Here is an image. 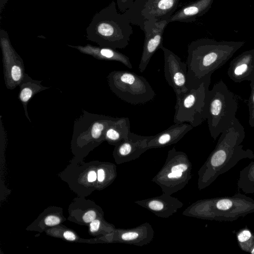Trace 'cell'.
I'll use <instances>...</instances> for the list:
<instances>
[{
  "label": "cell",
  "mask_w": 254,
  "mask_h": 254,
  "mask_svg": "<svg viewBox=\"0 0 254 254\" xmlns=\"http://www.w3.org/2000/svg\"><path fill=\"white\" fill-rule=\"evenodd\" d=\"M245 44L244 41L201 38L188 46L187 78L189 89L211 80L213 73L225 64Z\"/></svg>",
  "instance_id": "obj_1"
},
{
  "label": "cell",
  "mask_w": 254,
  "mask_h": 254,
  "mask_svg": "<svg viewBox=\"0 0 254 254\" xmlns=\"http://www.w3.org/2000/svg\"><path fill=\"white\" fill-rule=\"evenodd\" d=\"M245 135V128L237 118L220 134L214 149L200 171L199 186L201 188L208 186L240 160L254 159L253 151L243 148L242 143Z\"/></svg>",
  "instance_id": "obj_2"
},
{
  "label": "cell",
  "mask_w": 254,
  "mask_h": 254,
  "mask_svg": "<svg viewBox=\"0 0 254 254\" xmlns=\"http://www.w3.org/2000/svg\"><path fill=\"white\" fill-rule=\"evenodd\" d=\"M86 32L88 40L101 47L117 49L128 45L133 29L128 17L118 11L113 0L93 16Z\"/></svg>",
  "instance_id": "obj_3"
},
{
  "label": "cell",
  "mask_w": 254,
  "mask_h": 254,
  "mask_svg": "<svg viewBox=\"0 0 254 254\" xmlns=\"http://www.w3.org/2000/svg\"><path fill=\"white\" fill-rule=\"evenodd\" d=\"M238 107L236 96L222 80L208 90L206 116L210 134L214 140L232 123Z\"/></svg>",
  "instance_id": "obj_4"
},
{
  "label": "cell",
  "mask_w": 254,
  "mask_h": 254,
  "mask_svg": "<svg viewBox=\"0 0 254 254\" xmlns=\"http://www.w3.org/2000/svg\"><path fill=\"white\" fill-rule=\"evenodd\" d=\"M111 90L124 101L133 105L150 102L156 94L145 78L124 70H114L107 76Z\"/></svg>",
  "instance_id": "obj_5"
},
{
  "label": "cell",
  "mask_w": 254,
  "mask_h": 254,
  "mask_svg": "<svg viewBox=\"0 0 254 254\" xmlns=\"http://www.w3.org/2000/svg\"><path fill=\"white\" fill-rule=\"evenodd\" d=\"M202 212L211 220L233 221L254 212V200L240 192L211 198L204 202Z\"/></svg>",
  "instance_id": "obj_6"
},
{
  "label": "cell",
  "mask_w": 254,
  "mask_h": 254,
  "mask_svg": "<svg viewBox=\"0 0 254 254\" xmlns=\"http://www.w3.org/2000/svg\"><path fill=\"white\" fill-rule=\"evenodd\" d=\"M211 80L190 88L185 94L176 97L174 124L187 122L193 127L206 120V102Z\"/></svg>",
  "instance_id": "obj_7"
},
{
  "label": "cell",
  "mask_w": 254,
  "mask_h": 254,
  "mask_svg": "<svg viewBox=\"0 0 254 254\" xmlns=\"http://www.w3.org/2000/svg\"><path fill=\"white\" fill-rule=\"evenodd\" d=\"M180 0H135L132 6L124 12L132 24L144 31L145 21L169 20L176 12ZM170 23V22H169Z\"/></svg>",
  "instance_id": "obj_8"
},
{
  "label": "cell",
  "mask_w": 254,
  "mask_h": 254,
  "mask_svg": "<svg viewBox=\"0 0 254 254\" xmlns=\"http://www.w3.org/2000/svg\"><path fill=\"white\" fill-rule=\"evenodd\" d=\"M117 118L83 110L74 122L73 139L76 143H99L105 139V132Z\"/></svg>",
  "instance_id": "obj_9"
},
{
  "label": "cell",
  "mask_w": 254,
  "mask_h": 254,
  "mask_svg": "<svg viewBox=\"0 0 254 254\" xmlns=\"http://www.w3.org/2000/svg\"><path fill=\"white\" fill-rule=\"evenodd\" d=\"M0 43L4 83L7 89L13 90L19 86L26 74L24 62L13 47L7 32L2 29Z\"/></svg>",
  "instance_id": "obj_10"
},
{
  "label": "cell",
  "mask_w": 254,
  "mask_h": 254,
  "mask_svg": "<svg viewBox=\"0 0 254 254\" xmlns=\"http://www.w3.org/2000/svg\"><path fill=\"white\" fill-rule=\"evenodd\" d=\"M164 53L165 78L174 90L176 97L189 90L187 78V64L169 49L162 47Z\"/></svg>",
  "instance_id": "obj_11"
},
{
  "label": "cell",
  "mask_w": 254,
  "mask_h": 254,
  "mask_svg": "<svg viewBox=\"0 0 254 254\" xmlns=\"http://www.w3.org/2000/svg\"><path fill=\"white\" fill-rule=\"evenodd\" d=\"M168 20L158 21L155 19H150L144 23V33L145 38L143 51L138 66L140 72L146 69L150 60L155 53L163 46V35Z\"/></svg>",
  "instance_id": "obj_12"
},
{
  "label": "cell",
  "mask_w": 254,
  "mask_h": 254,
  "mask_svg": "<svg viewBox=\"0 0 254 254\" xmlns=\"http://www.w3.org/2000/svg\"><path fill=\"white\" fill-rule=\"evenodd\" d=\"M227 75L234 82L251 81L254 79V49L244 51L230 62Z\"/></svg>",
  "instance_id": "obj_13"
},
{
  "label": "cell",
  "mask_w": 254,
  "mask_h": 254,
  "mask_svg": "<svg viewBox=\"0 0 254 254\" xmlns=\"http://www.w3.org/2000/svg\"><path fill=\"white\" fill-rule=\"evenodd\" d=\"M67 46L76 49L82 54L91 56L96 59L118 62L129 68H132L129 58L116 49L99 46H93L89 44L84 46L71 45H67Z\"/></svg>",
  "instance_id": "obj_14"
},
{
  "label": "cell",
  "mask_w": 254,
  "mask_h": 254,
  "mask_svg": "<svg viewBox=\"0 0 254 254\" xmlns=\"http://www.w3.org/2000/svg\"><path fill=\"white\" fill-rule=\"evenodd\" d=\"M214 0H196L188 3L176 11L169 22H191L205 14L211 8Z\"/></svg>",
  "instance_id": "obj_15"
},
{
  "label": "cell",
  "mask_w": 254,
  "mask_h": 254,
  "mask_svg": "<svg viewBox=\"0 0 254 254\" xmlns=\"http://www.w3.org/2000/svg\"><path fill=\"white\" fill-rule=\"evenodd\" d=\"M193 128L190 124H175L153 136L148 142V148L162 147L176 143Z\"/></svg>",
  "instance_id": "obj_16"
},
{
  "label": "cell",
  "mask_w": 254,
  "mask_h": 254,
  "mask_svg": "<svg viewBox=\"0 0 254 254\" xmlns=\"http://www.w3.org/2000/svg\"><path fill=\"white\" fill-rule=\"evenodd\" d=\"M42 80L33 79L26 73L22 82L19 85L20 90L18 98L23 105L25 115L29 122L31 121L27 109L28 103L35 95L50 88L42 85Z\"/></svg>",
  "instance_id": "obj_17"
},
{
  "label": "cell",
  "mask_w": 254,
  "mask_h": 254,
  "mask_svg": "<svg viewBox=\"0 0 254 254\" xmlns=\"http://www.w3.org/2000/svg\"><path fill=\"white\" fill-rule=\"evenodd\" d=\"M152 136H141L130 132L127 139L117 144L116 151L122 156L141 153L149 148L148 142Z\"/></svg>",
  "instance_id": "obj_18"
},
{
  "label": "cell",
  "mask_w": 254,
  "mask_h": 254,
  "mask_svg": "<svg viewBox=\"0 0 254 254\" xmlns=\"http://www.w3.org/2000/svg\"><path fill=\"white\" fill-rule=\"evenodd\" d=\"M130 132L129 118L117 117L106 129L105 139L111 144L117 145L127 139Z\"/></svg>",
  "instance_id": "obj_19"
},
{
  "label": "cell",
  "mask_w": 254,
  "mask_h": 254,
  "mask_svg": "<svg viewBox=\"0 0 254 254\" xmlns=\"http://www.w3.org/2000/svg\"><path fill=\"white\" fill-rule=\"evenodd\" d=\"M237 187L246 194L254 193V159L240 172Z\"/></svg>",
  "instance_id": "obj_20"
},
{
  "label": "cell",
  "mask_w": 254,
  "mask_h": 254,
  "mask_svg": "<svg viewBox=\"0 0 254 254\" xmlns=\"http://www.w3.org/2000/svg\"><path fill=\"white\" fill-rule=\"evenodd\" d=\"M237 239L241 249L246 252L250 253L253 246V234L247 228L239 231L237 234Z\"/></svg>",
  "instance_id": "obj_21"
},
{
  "label": "cell",
  "mask_w": 254,
  "mask_h": 254,
  "mask_svg": "<svg viewBox=\"0 0 254 254\" xmlns=\"http://www.w3.org/2000/svg\"><path fill=\"white\" fill-rule=\"evenodd\" d=\"M251 93L248 100L249 111V123L251 127H254V79L251 81Z\"/></svg>",
  "instance_id": "obj_22"
},
{
  "label": "cell",
  "mask_w": 254,
  "mask_h": 254,
  "mask_svg": "<svg viewBox=\"0 0 254 254\" xmlns=\"http://www.w3.org/2000/svg\"><path fill=\"white\" fill-rule=\"evenodd\" d=\"M118 8L122 13L125 12L132 6L135 0H116Z\"/></svg>",
  "instance_id": "obj_23"
},
{
  "label": "cell",
  "mask_w": 254,
  "mask_h": 254,
  "mask_svg": "<svg viewBox=\"0 0 254 254\" xmlns=\"http://www.w3.org/2000/svg\"><path fill=\"white\" fill-rule=\"evenodd\" d=\"M60 219L58 217L53 215L48 216L45 219L46 225L50 226L58 225L60 223Z\"/></svg>",
  "instance_id": "obj_24"
},
{
  "label": "cell",
  "mask_w": 254,
  "mask_h": 254,
  "mask_svg": "<svg viewBox=\"0 0 254 254\" xmlns=\"http://www.w3.org/2000/svg\"><path fill=\"white\" fill-rule=\"evenodd\" d=\"M138 236V234L134 231L126 232L122 235V239L126 241H132L136 239Z\"/></svg>",
  "instance_id": "obj_25"
},
{
  "label": "cell",
  "mask_w": 254,
  "mask_h": 254,
  "mask_svg": "<svg viewBox=\"0 0 254 254\" xmlns=\"http://www.w3.org/2000/svg\"><path fill=\"white\" fill-rule=\"evenodd\" d=\"M148 207L154 211H160L163 208V205L160 201L153 200L148 204Z\"/></svg>",
  "instance_id": "obj_26"
},
{
  "label": "cell",
  "mask_w": 254,
  "mask_h": 254,
  "mask_svg": "<svg viewBox=\"0 0 254 254\" xmlns=\"http://www.w3.org/2000/svg\"><path fill=\"white\" fill-rule=\"evenodd\" d=\"M96 213L93 210H90L86 212L83 216V219L86 223L91 222L96 218Z\"/></svg>",
  "instance_id": "obj_27"
},
{
  "label": "cell",
  "mask_w": 254,
  "mask_h": 254,
  "mask_svg": "<svg viewBox=\"0 0 254 254\" xmlns=\"http://www.w3.org/2000/svg\"><path fill=\"white\" fill-rule=\"evenodd\" d=\"M188 168V166L185 164H180L174 166L171 168L172 172H183L186 171Z\"/></svg>",
  "instance_id": "obj_28"
},
{
  "label": "cell",
  "mask_w": 254,
  "mask_h": 254,
  "mask_svg": "<svg viewBox=\"0 0 254 254\" xmlns=\"http://www.w3.org/2000/svg\"><path fill=\"white\" fill-rule=\"evenodd\" d=\"M100 225V222L98 219H94L90 224V230L91 232H95L98 231Z\"/></svg>",
  "instance_id": "obj_29"
},
{
  "label": "cell",
  "mask_w": 254,
  "mask_h": 254,
  "mask_svg": "<svg viewBox=\"0 0 254 254\" xmlns=\"http://www.w3.org/2000/svg\"><path fill=\"white\" fill-rule=\"evenodd\" d=\"M63 236L66 240L69 241H74L75 240L76 238L74 233L69 231H66L64 232L63 234Z\"/></svg>",
  "instance_id": "obj_30"
},
{
  "label": "cell",
  "mask_w": 254,
  "mask_h": 254,
  "mask_svg": "<svg viewBox=\"0 0 254 254\" xmlns=\"http://www.w3.org/2000/svg\"><path fill=\"white\" fill-rule=\"evenodd\" d=\"M97 179V175L95 171H91L88 174L87 179L89 182H93Z\"/></svg>",
  "instance_id": "obj_31"
},
{
  "label": "cell",
  "mask_w": 254,
  "mask_h": 254,
  "mask_svg": "<svg viewBox=\"0 0 254 254\" xmlns=\"http://www.w3.org/2000/svg\"><path fill=\"white\" fill-rule=\"evenodd\" d=\"M105 176L104 171L102 169L98 170L97 173L98 180L100 182H103L105 179Z\"/></svg>",
  "instance_id": "obj_32"
},
{
  "label": "cell",
  "mask_w": 254,
  "mask_h": 254,
  "mask_svg": "<svg viewBox=\"0 0 254 254\" xmlns=\"http://www.w3.org/2000/svg\"><path fill=\"white\" fill-rule=\"evenodd\" d=\"M182 176V172H171L168 175L169 178H178Z\"/></svg>",
  "instance_id": "obj_33"
},
{
  "label": "cell",
  "mask_w": 254,
  "mask_h": 254,
  "mask_svg": "<svg viewBox=\"0 0 254 254\" xmlns=\"http://www.w3.org/2000/svg\"><path fill=\"white\" fill-rule=\"evenodd\" d=\"M7 0H0V11L1 12L2 9L4 7Z\"/></svg>",
  "instance_id": "obj_34"
},
{
  "label": "cell",
  "mask_w": 254,
  "mask_h": 254,
  "mask_svg": "<svg viewBox=\"0 0 254 254\" xmlns=\"http://www.w3.org/2000/svg\"><path fill=\"white\" fill-rule=\"evenodd\" d=\"M253 246L250 253L254 254V233L253 234Z\"/></svg>",
  "instance_id": "obj_35"
}]
</instances>
